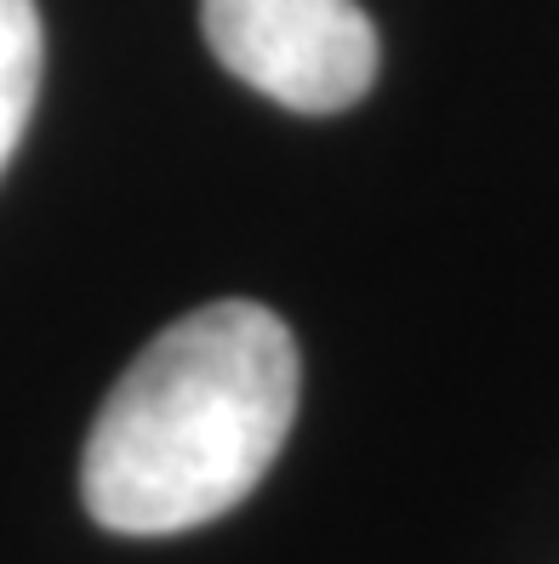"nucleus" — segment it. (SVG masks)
I'll return each mask as SVG.
<instances>
[{
	"mask_svg": "<svg viewBox=\"0 0 559 564\" xmlns=\"http://www.w3.org/2000/svg\"><path fill=\"white\" fill-rule=\"evenodd\" d=\"M298 416V343L262 303H212L126 365L97 411L80 496L115 536H178L240 508Z\"/></svg>",
	"mask_w": 559,
	"mask_h": 564,
	"instance_id": "f257e3e1",
	"label": "nucleus"
},
{
	"mask_svg": "<svg viewBox=\"0 0 559 564\" xmlns=\"http://www.w3.org/2000/svg\"><path fill=\"white\" fill-rule=\"evenodd\" d=\"M41 63H46V35L35 0H0V172L18 154L23 126L35 115Z\"/></svg>",
	"mask_w": 559,
	"mask_h": 564,
	"instance_id": "7ed1b4c3",
	"label": "nucleus"
},
{
	"mask_svg": "<svg viewBox=\"0 0 559 564\" xmlns=\"http://www.w3.org/2000/svg\"><path fill=\"white\" fill-rule=\"evenodd\" d=\"M212 57L298 115L354 109L377 80V29L354 0H201Z\"/></svg>",
	"mask_w": 559,
	"mask_h": 564,
	"instance_id": "f03ea898",
	"label": "nucleus"
}]
</instances>
